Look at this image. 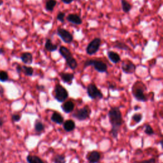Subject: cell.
Listing matches in <instances>:
<instances>
[{
	"label": "cell",
	"mask_w": 163,
	"mask_h": 163,
	"mask_svg": "<svg viewBox=\"0 0 163 163\" xmlns=\"http://www.w3.org/2000/svg\"><path fill=\"white\" fill-rule=\"evenodd\" d=\"M108 117L111 126V136L114 139H117L120 128L123 124V117L121 111L117 107H112L108 111Z\"/></svg>",
	"instance_id": "cell-1"
},
{
	"label": "cell",
	"mask_w": 163,
	"mask_h": 163,
	"mask_svg": "<svg viewBox=\"0 0 163 163\" xmlns=\"http://www.w3.org/2000/svg\"><path fill=\"white\" fill-rule=\"evenodd\" d=\"M59 52L66 61L67 66L72 70H75L78 66L77 60L73 57L71 51L65 46H61L59 49Z\"/></svg>",
	"instance_id": "cell-2"
},
{
	"label": "cell",
	"mask_w": 163,
	"mask_h": 163,
	"mask_svg": "<svg viewBox=\"0 0 163 163\" xmlns=\"http://www.w3.org/2000/svg\"><path fill=\"white\" fill-rule=\"evenodd\" d=\"M140 84L139 85L135 84L132 87V96L138 101L146 102L148 100V98L145 94L146 87L144 84H142L141 82H140Z\"/></svg>",
	"instance_id": "cell-3"
},
{
	"label": "cell",
	"mask_w": 163,
	"mask_h": 163,
	"mask_svg": "<svg viewBox=\"0 0 163 163\" xmlns=\"http://www.w3.org/2000/svg\"><path fill=\"white\" fill-rule=\"evenodd\" d=\"M93 66L96 71L99 73H107L108 70V66L105 63L100 60L89 59L85 61L84 65V68L86 67Z\"/></svg>",
	"instance_id": "cell-4"
},
{
	"label": "cell",
	"mask_w": 163,
	"mask_h": 163,
	"mask_svg": "<svg viewBox=\"0 0 163 163\" xmlns=\"http://www.w3.org/2000/svg\"><path fill=\"white\" fill-rule=\"evenodd\" d=\"M69 96V93L68 90L63 86L57 84L54 87V99L59 102V103H64L68 99Z\"/></svg>",
	"instance_id": "cell-5"
},
{
	"label": "cell",
	"mask_w": 163,
	"mask_h": 163,
	"mask_svg": "<svg viewBox=\"0 0 163 163\" xmlns=\"http://www.w3.org/2000/svg\"><path fill=\"white\" fill-rule=\"evenodd\" d=\"M90 108L88 106H85L75 110L72 114V117L79 121H84L90 117Z\"/></svg>",
	"instance_id": "cell-6"
},
{
	"label": "cell",
	"mask_w": 163,
	"mask_h": 163,
	"mask_svg": "<svg viewBox=\"0 0 163 163\" xmlns=\"http://www.w3.org/2000/svg\"><path fill=\"white\" fill-rule=\"evenodd\" d=\"M87 94L92 99H101L103 98V94L98 87L93 83L89 84L87 87Z\"/></svg>",
	"instance_id": "cell-7"
},
{
	"label": "cell",
	"mask_w": 163,
	"mask_h": 163,
	"mask_svg": "<svg viewBox=\"0 0 163 163\" xmlns=\"http://www.w3.org/2000/svg\"><path fill=\"white\" fill-rule=\"evenodd\" d=\"M101 45V38H94L87 46L86 49V53L89 56L95 54L99 50Z\"/></svg>",
	"instance_id": "cell-8"
},
{
	"label": "cell",
	"mask_w": 163,
	"mask_h": 163,
	"mask_svg": "<svg viewBox=\"0 0 163 163\" xmlns=\"http://www.w3.org/2000/svg\"><path fill=\"white\" fill-rule=\"evenodd\" d=\"M57 34L66 44H71L73 40V36L66 29L59 27L57 29Z\"/></svg>",
	"instance_id": "cell-9"
},
{
	"label": "cell",
	"mask_w": 163,
	"mask_h": 163,
	"mask_svg": "<svg viewBox=\"0 0 163 163\" xmlns=\"http://www.w3.org/2000/svg\"><path fill=\"white\" fill-rule=\"evenodd\" d=\"M122 70L126 74L131 75L133 74L136 71V65L131 62L129 60H124L122 61V66H121Z\"/></svg>",
	"instance_id": "cell-10"
},
{
	"label": "cell",
	"mask_w": 163,
	"mask_h": 163,
	"mask_svg": "<svg viewBox=\"0 0 163 163\" xmlns=\"http://www.w3.org/2000/svg\"><path fill=\"white\" fill-rule=\"evenodd\" d=\"M86 159L89 163H98L101 159V154L98 151L93 150L86 155Z\"/></svg>",
	"instance_id": "cell-11"
},
{
	"label": "cell",
	"mask_w": 163,
	"mask_h": 163,
	"mask_svg": "<svg viewBox=\"0 0 163 163\" xmlns=\"http://www.w3.org/2000/svg\"><path fill=\"white\" fill-rule=\"evenodd\" d=\"M59 75L64 83H66L69 86L72 84V81L75 78V75L73 73L61 72L59 73Z\"/></svg>",
	"instance_id": "cell-12"
},
{
	"label": "cell",
	"mask_w": 163,
	"mask_h": 163,
	"mask_svg": "<svg viewBox=\"0 0 163 163\" xmlns=\"http://www.w3.org/2000/svg\"><path fill=\"white\" fill-rule=\"evenodd\" d=\"M66 20L71 24L75 25H80L82 24V19L75 14H70L66 17Z\"/></svg>",
	"instance_id": "cell-13"
},
{
	"label": "cell",
	"mask_w": 163,
	"mask_h": 163,
	"mask_svg": "<svg viewBox=\"0 0 163 163\" xmlns=\"http://www.w3.org/2000/svg\"><path fill=\"white\" fill-rule=\"evenodd\" d=\"M61 108L66 114H70L75 109V104L72 101H67L61 105Z\"/></svg>",
	"instance_id": "cell-14"
},
{
	"label": "cell",
	"mask_w": 163,
	"mask_h": 163,
	"mask_svg": "<svg viewBox=\"0 0 163 163\" xmlns=\"http://www.w3.org/2000/svg\"><path fill=\"white\" fill-rule=\"evenodd\" d=\"M50 120L51 121L54 122V123L57 124L61 125L63 124L65 119H64V117L60 113H59V112L57 111H54L50 117Z\"/></svg>",
	"instance_id": "cell-15"
},
{
	"label": "cell",
	"mask_w": 163,
	"mask_h": 163,
	"mask_svg": "<svg viewBox=\"0 0 163 163\" xmlns=\"http://www.w3.org/2000/svg\"><path fill=\"white\" fill-rule=\"evenodd\" d=\"M107 56L111 62H112L114 64H117L121 61L120 55L118 53L114 52V51L109 50L107 52Z\"/></svg>",
	"instance_id": "cell-16"
},
{
	"label": "cell",
	"mask_w": 163,
	"mask_h": 163,
	"mask_svg": "<svg viewBox=\"0 0 163 163\" xmlns=\"http://www.w3.org/2000/svg\"><path fill=\"white\" fill-rule=\"evenodd\" d=\"M20 59L26 65H31L33 61V57L31 53L24 52L20 56Z\"/></svg>",
	"instance_id": "cell-17"
},
{
	"label": "cell",
	"mask_w": 163,
	"mask_h": 163,
	"mask_svg": "<svg viewBox=\"0 0 163 163\" xmlns=\"http://www.w3.org/2000/svg\"><path fill=\"white\" fill-rule=\"evenodd\" d=\"M63 128L66 132H71L76 128L75 122L71 119H68L63 122Z\"/></svg>",
	"instance_id": "cell-18"
},
{
	"label": "cell",
	"mask_w": 163,
	"mask_h": 163,
	"mask_svg": "<svg viewBox=\"0 0 163 163\" xmlns=\"http://www.w3.org/2000/svg\"><path fill=\"white\" fill-rule=\"evenodd\" d=\"M58 46L56 44H54L52 42V40L49 38H47L46 40V42L45 44V48L47 51H48V52H55L57 50Z\"/></svg>",
	"instance_id": "cell-19"
},
{
	"label": "cell",
	"mask_w": 163,
	"mask_h": 163,
	"mask_svg": "<svg viewBox=\"0 0 163 163\" xmlns=\"http://www.w3.org/2000/svg\"><path fill=\"white\" fill-rule=\"evenodd\" d=\"M26 161L27 163H45V162L40 157L35 155L29 154L26 157Z\"/></svg>",
	"instance_id": "cell-20"
},
{
	"label": "cell",
	"mask_w": 163,
	"mask_h": 163,
	"mask_svg": "<svg viewBox=\"0 0 163 163\" xmlns=\"http://www.w3.org/2000/svg\"><path fill=\"white\" fill-rule=\"evenodd\" d=\"M34 129H35V131L36 132L40 133V132H44L45 131V125L44 124V123H43L42 122H41L40 120L37 119L35 121V122Z\"/></svg>",
	"instance_id": "cell-21"
},
{
	"label": "cell",
	"mask_w": 163,
	"mask_h": 163,
	"mask_svg": "<svg viewBox=\"0 0 163 163\" xmlns=\"http://www.w3.org/2000/svg\"><path fill=\"white\" fill-rule=\"evenodd\" d=\"M57 4L56 0H47L45 3V9L48 12H52Z\"/></svg>",
	"instance_id": "cell-22"
},
{
	"label": "cell",
	"mask_w": 163,
	"mask_h": 163,
	"mask_svg": "<svg viewBox=\"0 0 163 163\" xmlns=\"http://www.w3.org/2000/svg\"><path fill=\"white\" fill-rule=\"evenodd\" d=\"M114 47L118 48L119 50H129V47L124 42H120L119 40H117L114 43Z\"/></svg>",
	"instance_id": "cell-23"
},
{
	"label": "cell",
	"mask_w": 163,
	"mask_h": 163,
	"mask_svg": "<svg viewBox=\"0 0 163 163\" xmlns=\"http://www.w3.org/2000/svg\"><path fill=\"white\" fill-rule=\"evenodd\" d=\"M52 162L54 163H66V157L63 154H57L54 156L52 158Z\"/></svg>",
	"instance_id": "cell-24"
},
{
	"label": "cell",
	"mask_w": 163,
	"mask_h": 163,
	"mask_svg": "<svg viewBox=\"0 0 163 163\" xmlns=\"http://www.w3.org/2000/svg\"><path fill=\"white\" fill-rule=\"evenodd\" d=\"M121 6L122 10L125 13H129L132 8V5L126 0H121Z\"/></svg>",
	"instance_id": "cell-25"
},
{
	"label": "cell",
	"mask_w": 163,
	"mask_h": 163,
	"mask_svg": "<svg viewBox=\"0 0 163 163\" xmlns=\"http://www.w3.org/2000/svg\"><path fill=\"white\" fill-rule=\"evenodd\" d=\"M22 72L24 73V74L28 77H31L33 75L34 73V69L31 66H27L26 65L22 66Z\"/></svg>",
	"instance_id": "cell-26"
},
{
	"label": "cell",
	"mask_w": 163,
	"mask_h": 163,
	"mask_svg": "<svg viewBox=\"0 0 163 163\" xmlns=\"http://www.w3.org/2000/svg\"><path fill=\"white\" fill-rule=\"evenodd\" d=\"M143 119V115L140 113H135L132 115L131 119L132 121L135 122V124H139L140 122H141Z\"/></svg>",
	"instance_id": "cell-27"
},
{
	"label": "cell",
	"mask_w": 163,
	"mask_h": 163,
	"mask_svg": "<svg viewBox=\"0 0 163 163\" xmlns=\"http://www.w3.org/2000/svg\"><path fill=\"white\" fill-rule=\"evenodd\" d=\"M144 132L148 136H152V135L155 134L154 129H153V128L149 124H145Z\"/></svg>",
	"instance_id": "cell-28"
},
{
	"label": "cell",
	"mask_w": 163,
	"mask_h": 163,
	"mask_svg": "<svg viewBox=\"0 0 163 163\" xmlns=\"http://www.w3.org/2000/svg\"><path fill=\"white\" fill-rule=\"evenodd\" d=\"M8 74L6 71L4 70H1L0 71V82H5L8 80Z\"/></svg>",
	"instance_id": "cell-29"
},
{
	"label": "cell",
	"mask_w": 163,
	"mask_h": 163,
	"mask_svg": "<svg viewBox=\"0 0 163 163\" xmlns=\"http://www.w3.org/2000/svg\"><path fill=\"white\" fill-rule=\"evenodd\" d=\"M65 13L63 12H59L57 15V20H59V22L61 23H64L65 22Z\"/></svg>",
	"instance_id": "cell-30"
},
{
	"label": "cell",
	"mask_w": 163,
	"mask_h": 163,
	"mask_svg": "<svg viewBox=\"0 0 163 163\" xmlns=\"http://www.w3.org/2000/svg\"><path fill=\"white\" fill-rule=\"evenodd\" d=\"M21 115H19V114H13L12 115V120L13 122H18L20 120V119H21Z\"/></svg>",
	"instance_id": "cell-31"
},
{
	"label": "cell",
	"mask_w": 163,
	"mask_h": 163,
	"mask_svg": "<svg viewBox=\"0 0 163 163\" xmlns=\"http://www.w3.org/2000/svg\"><path fill=\"white\" fill-rule=\"evenodd\" d=\"M140 163H156V160L154 158H150L148 160H145L140 162Z\"/></svg>",
	"instance_id": "cell-32"
},
{
	"label": "cell",
	"mask_w": 163,
	"mask_h": 163,
	"mask_svg": "<svg viewBox=\"0 0 163 163\" xmlns=\"http://www.w3.org/2000/svg\"><path fill=\"white\" fill-rule=\"evenodd\" d=\"M108 88L109 89L114 90H115L117 89V86H116L115 84L110 83V82H108Z\"/></svg>",
	"instance_id": "cell-33"
},
{
	"label": "cell",
	"mask_w": 163,
	"mask_h": 163,
	"mask_svg": "<svg viewBox=\"0 0 163 163\" xmlns=\"http://www.w3.org/2000/svg\"><path fill=\"white\" fill-rule=\"evenodd\" d=\"M22 66L21 65H18L17 66H16V71H17V72L18 73H22Z\"/></svg>",
	"instance_id": "cell-34"
},
{
	"label": "cell",
	"mask_w": 163,
	"mask_h": 163,
	"mask_svg": "<svg viewBox=\"0 0 163 163\" xmlns=\"http://www.w3.org/2000/svg\"><path fill=\"white\" fill-rule=\"evenodd\" d=\"M36 88L38 90H41V91H44V89H45V86H42V85H41V86H39V85H37L36 86Z\"/></svg>",
	"instance_id": "cell-35"
},
{
	"label": "cell",
	"mask_w": 163,
	"mask_h": 163,
	"mask_svg": "<svg viewBox=\"0 0 163 163\" xmlns=\"http://www.w3.org/2000/svg\"><path fill=\"white\" fill-rule=\"evenodd\" d=\"M61 1H62V2L64 3L65 4L69 5V4L72 3L74 1V0H61Z\"/></svg>",
	"instance_id": "cell-36"
},
{
	"label": "cell",
	"mask_w": 163,
	"mask_h": 163,
	"mask_svg": "<svg viewBox=\"0 0 163 163\" xmlns=\"http://www.w3.org/2000/svg\"><path fill=\"white\" fill-rule=\"evenodd\" d=\"M5 54V50L3 48L1 47L0 48V55H2V54Z\"/></svg>",
	"instance_id": "cell-37"
},
{
	"label": "cell",
	"mask_w": 163,
	"mask_h": 163,
	"mask_svg": "<svg viewBox=\"0 0 163 163\" xmlns=\"http://www.w3.org/2000/svg\"><path fill=\"white\" fill-rule=\"evenodd\" d=\"M4 124V121H3V119L0 118V127H2L3 125Z\"/></svg>",
	"instance_id": "cell-38"
},
{
	"label": "cell",
	"mask_w": 163,
	"mask_h": 163,
	"mask_svg": "<svg viewBox=\"0 0 163 163\" xmlns=\"http://www.w3.org/2000/svg\"><path fill=\"white\" fill-rule=\"evenodd\" d=\"M139 108H140V107H138V106H136V107H135V110H137L138 109H139Z\"/></svg>",
	"instance_id": "cell-39"
},
{
	"label": "cell",
	"mask_w": 163,
	"mask_h": 163,
	"mask_svg": "<svg viewBox=\"0 0 163 163\" xmlns=\"http://www.w3.org/2000/svg\"><path fill=\"white\" fill-rule=\"evenodd\" d=\"M162 141H163V140H161V141H160V144H161V147H162V146H163V144H162Z\"/></svg>",
	"instance_id": "cell-40"
},
{
	"label": "cell",
	"mask_w": 163,
	"mask_h": 163,
	"mask_svg": "<svg viewBox=\"0 0 163 163\" xmlns=\"http://www.w3.org/2000/svg\"><path fill=\"white\" fill-rule=\"evenodd\" d=\"M3 4V1H1V0H0V6L2 5Z\"/></svg>",
	"instance_id": "cell-41"
}]
</instances>
